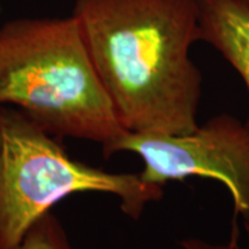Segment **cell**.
Segmentation results:
<instances>
[{
	"label": "cell",
	"mask_w": 249,
	"mask_h": 249,
	"mask_svg": "<svg viewBox=\"0 0 249 249\" xmlns=\"http://www.w3.org/2000/svg\"><path fill=\"white\" fill-rule=\"evenodd\" d=\"M71 15L124 130L198 128L202 76L189 58L201 39L195 0H75Z\"/></svg>",
	"instance_id": "obj_1"
},
{
	"label": "cell",
	"mask_w": 249,
	"mask_h": 249,
	"mask_svg": "<svg viewBox=\"0 0 249 249\" xmlns=\"http://www.w3.org/2000/svg\"><path fill=\"white\" fill-rule=\"evenodd\" d=\"M0 105L18 108L60 138L105 145L126 132L73 15L0 26Z\"/></svg>",
	"instance_id": "obj_2"
},
{
	"label": "cell",
	"mask_w": 249,
	"mask_h": 249,
	"mask_svg": "<svg viewBox=\"0 0 249 249\" xmlns=\"http://www.w3.org/2000/svg\"><path fill=\"white\" fill-rule=\"evenodd\" d=\"M86 192L116 195L133 218L163 195L139 174L108 173L73 160L26 113L0 105V249H14L59 201Z\"/></svg>",
	"instance_id": "obj_3"
},
{
	"label": "cell",
	"mask_w": 249,
	"mask_h": 249,
	"mask_svg": "<svg viewBox=\"0 0 249 249\" xmlns=\"http://www.w3.org/2000/svg\"><path fill=\"white\" fill-rule=\"evenodd\" d=\"M135 152L144 161L143 181L163 187L192 176L223 182L233 197L236 214L249 226V121L229 114L214 117L183 135L124 132L103 145L105 157Z\"/></svg>",
	"instance_id": "obj_4"
},
{
	"label": "cell",
	"mask_w": 249,
	"mask_h": 249,
	"mask_svg": "<svg viewBox=\"0 0 249 249\" xmlns=\"http://www.w3.org/2000/svg\"><path fill=\"white\" fill-rule=\"evenodd\" d=\"M201 39L210 43L244 79L249 93V0H195Z\"/></svg>",
	"instance_id": "obj_5"
},
{
	"label": "cell",
	"mask_w": 249,
	"mask_h": 249,
	"mask_svg": "<svg viewBox=\"0 0 249 249\" xmlns=\"http://www.w3.org/2000/svg\"><path fill=\"white\" fill-rule=\"evenodd\" d=\"M14 249H74V247L57 217L48 213L30 227Z\"/></svg>",
	"instance_id": "obj_6"
},
{
	"label": "cell",
	"mask_w": 249,
	"mask_h": 249,
	"mask_svg": "<svg viewBox=\"0 0 249 249\" xmlns=\"http://www.w3.org/2000/svg\"><path fill=\"white\" fill-rule=\"evenodd\" d=\"M181 246L185 249H241L239 245V230L235 220L233 222L231 236L225 244H209L197 239H188L182 241Z\"/></svg>",
	"instance_id": "obj_7"
},
{
	"label": "cell",
	"mask_w": 249,
	"mask_h": 249,
	"mask_svg": "<svg viewBox=\"0 0 249 249\" xmlns=\"http://www.w3.org/2000/svg\"><path fill=\"white\" fill-rule=\"evenodd\" d=\"M245 229H246V231H247V234L249 236V226L248 225H245Z\"/></svg>",
	"instance_id": "obj_8"
}]
</instances>
